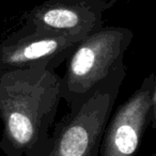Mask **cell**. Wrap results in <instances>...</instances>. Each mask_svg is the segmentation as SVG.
Wrapping results in <instances>:
<instances>
[{"label":"cell","mask_w":156,"mask_h":156,"mask_svg":"<svg viewBox=\"0 0 156 156\" xmlns=\"http://www.w3.org/2000/svg\"><path fill=\"white\" fill-rule=\"evenodd\" d=\"M118 1H119V0H100V2H101V5H103L104 11H108V10H110L111 8H112L113 5L118 2Z\"/></svg>","instance_id":"cell-7"},{"label":"cell","mask_w":156,"mask_h":156,"mask_svg":"<svg viewBox=\"0 0 156 156\" xmlns=\"http://www.w3.org/2000/svg\"><path fill=\"white\" fill-rule=\"evenodd\" d=\"M150 156H156V154H155V153H153L152 155H150Z\"/></svg>","instance_id":"cell-8"},{"label":"cell","mask_w":156,"mask_h":156,"mask_svg":"<svg viewBox=\"0 0 156 156\" xmlns=\"http://www.w3.org/2000/svg\"><path fill=\"white\" fill-rule=\"evenodd\" d=\"M81 40L62 32L22 28L0 42V69L46 63L49 69L56 71Z\"/></svg>","instance_id":"cell-5"},{"label":"cell","mask_w":156,"mask_h":156,"mask_svg":"<svg viewBox=\"0 0 156 156\" xmlns=\"http://www.w3.org/2000/svg\"><path fill=\"white\" fill-rule=\"evenodd\" d=\"M0 156H2V155H1V154H0Z\"/></svg>","instance_id":"cell-9"},{"label":"cell","mask_w":156,"mask_h":156,"mask_svg":"<svg viewBox=\"0 0 156 156\" xmlns=\"http://www.w3.org/2000/svg\"><path fill=\"white\" fill-rule=\"evenodd\" d=\"M121 87L103 90L55 125L44 156H98L100 144Z\"/></svg>","instance_id":"cell-3"},{"label":"cell","mask_w":156,"mask_h":156,"mask_svg":"<svg viewBox=\"0 0 156 156\" xmlns=\"http://www.w3.org/2000/svg\"><path fill=\"white\" fill-rule=\"evenodd\" d=\"M134 33L126 27L102 26L86 35L67 58L61 77V98L69 112L98 92L121 87L126 76L124 55Z\"/></svg>","instance_id":"cell-2"},{"label":"cell","mask_w":156,"mask_h":156,"mask_svg":"<svg viewBox=\"0 0 156 156\" xmlns=\"http://www.w3.org/2000/svg\"><path fill=\"white\" fill-rule=\"evenodd\" d=\"M156 78L150 73L140 87L109 118L100 144L101 156H135L145 130L156 125Z\"/></svg>","instance_id":"cell-4"},{"label":"cell","mask_w":156,"mask_h":156,"mask_svg":"<svg viewBox=\"0 0 156 156\" xmlns=\"http://www.w3.org/2000/svg\"><path fill=\"white\" fill-rule=\"evenodd\" d=\"M61 77L46 63L0 69V150L44 156L61 101Z\"/></svg>","instance_id":"cell-1"},{"label":"cell","mask_w":156,"mask_h":156,"mask_svg":"<svg viewBox=\"0 0 156 156\" xmlns=\"http://www.w3.org/2000/svg\"><path fill=\"white\" fill-rule=\"evenodd\" d=\"M100 0H46L24 14L23 28L30 31H55L83 37L103 24Z\"/></svg>","instance_id":"cell-6"}]
</instances>
